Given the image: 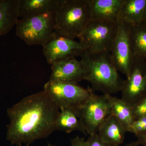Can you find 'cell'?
<instances>
[{
	"label": "cell",
	"instance_id": "1",
	"mask_svg": "<svg viewBox=\"0 0 146 146\" xmlns=\"http://www.w3.org/2000/svg\"><path fill=\"white\" fill-rule=\"evenodd\" d=\"M7 112V140L16 146H29L56 130L60 110L44 90L25 97Z\"/></svg>",
	"mask_w": 146,
	"mask_h": 146
},
{
	"label": "cell",
	"instance_id": "26",
	"mask_svg": "<svg viewBox=\"0 0 146 146\" xmlns=\"http://www.w3.org/2000/svg\"><path fill=\"white\" fill-rule=\"evenodd\" d=\"M138 144L136 143V142H132V143H129L128 144V145H127L125 146H138Z\"/></svg>",
	"mask_w": 146,
	"mask_h": 146
},
{
	"label": "cell",
	"instance_id": "5",
	"mask_svg": "<svg viewBox=\"0 0 146 146\" xmlns=\"http://www.w3.org/2000/svg\"><path fill=\"white\" fill-rule=\"evenodd\" d=\"M16 35L28 45H43L57 36L53 13H46L19 18Z\"/></svg>",
	"mask_w": 146,
	"mask_h": 146
},
{
	"label": "cell",
	"instance_id": "9",
	"mask_svg": "<svg viewBox=\"0 0 146 146\" xmlns=\"http://www.w3.org/2000/svg\"><path fill=\"white\" fill-rule=\"evenodd\" d=\"M121 99L131 106L146 97V61L133 60L129 77L125 80Z\"/></svg>",
	"mask_w": 146,
	"mask_h": 146
},
{
	"label": "cell",
	"instance_id": "15",
	"mask_svg": "<svg viewBox=\"0 0 146 146\" xmlns=\"http://www.w3.org/2000/svg\"><path fill=\"white\" fill-rule=\"evenodd\" d=\"M20 0H0V36L7 34L19 18Z\"/></svg>",
	"mask_w": 146,
	"mask_h": 146
},
{
	"label": "cell",
	"instance_id": "22",
	"mask_svg": "<svg viewBox=\"0 0 146 146\" xmlns=\"http://www.w3.org/2000/svg\"><path fill=\"white\" fill-rule=\"evenodd\" d=\"M86 141L88 146H111L103 141L97 133L88 136Z\"/></svg>",
	"mask_w": 146,
	"mask_h": 146
},
{
	"label": "cell",
	"instance_id": "6",
	"mask_svg": "<svg viewBox=\"0 0 146 146\" xmlns=\"http://www.w3.org/2000/svg\"><path fill=\"white\" fill-rule=\"evenodd\" d=\"M60 110L70 109L77 116L80 110L94 94L91 88H84L78 84L49 80L44 86Z\"/></svg>",
	"mask_w": 146,
	"mask_h": 146
},
{
	"label": "cell",
	"instance_id": "25",
	"mask_svg": "<svg viewBox=\"0 0 146 146\" xmlns=\"http://www.w3.org/2000/svg\"><path fill=\"white\" fill-rule=\"evenodd\" d=\"M142 23L146 25V7L145 9V11H144L143 17V21Z\"/></svg>",
	"mask_w": 146,
	"mask_h": 146
},
{
	"label": "cell",
	"instance_id": "14",
	"mask_svg": "<svg viewBox=\"0 0 146 146\" xmlns=\"http://www.w3.org/2000/svg\"><path fill=\"white\" fill-rule=\"evenodd\" d=\"M129 38L133 60L146 61V25H129Z\"/></svg>",
	"mask_w": 146,
	"mask_h": 146
},
{
	"label": "cell",
	"instance_id": "3",
	"mask_svg": "<svg viewBox=\"0 0 146 146\" xmlns=\"http://www.w3.org/2000/svg\"><path fill=\"white\" fill-rule=\"evenodd\" d=\"M53 16L56 35L75 40L92 19L90 0H59Z\"/></svg>",
	"mask_w": 146,
	"mask_h": 146
},
{
	"label": "cell",
	"instance_id": "20",
	"mask_svg": "<svg viewBox=\"0 0 146 146\" xmlns=\"http://www.w3.org/2000/svg\"><path fill=\"white\" fill-rule=\"evenodd\" d=\"M146 131V115L136 119L133 121L129 128L127 132L133 133L134 135Z\"/></svg>",
	"mask_w": 146,
	"mask_h": 146
},
{
	"label": "cell",
	"instance_id": "21",
	"mask_svg": "<svg viewBox=\"0 0 146 146\" xmlns=\"http://www.w3.org/2000/svg\"><path fill=\"white\" fill-rule=\"evenodd\" d=\"M134 120L146 115V97L132 106Z\"/></svg>",
	"mask_w": 146,
	"mask_h": 146
},
{
	"label": "cell",
	"instance_id": "11",
	"mask_svg": "<svg viewBox=\"0 0 146 146\" xmlns=\"http://www.w3.org/2000/svg\"><path fill=\"white\" fill-rule=\"evenodd\" d=\"M85 72L76 57L56 61L51 65L50 80L78 84L84 80Z\"/></svg>",
	"mask_w": 146,
	"mask_h": 146
},
{
	"label": "cell",
	"instance_id": "13",
	"mask_svg": "<svg viewBox=\"0 0 146 146\" xmlns=\"http://www.w3.org/2000/svg\"><path fill=\"white\" fill-rule=\"evenodd\" d=\"M124 0H90L92 19L117 21Z\"/></svg>",
	"mask_w": 146,
	"mask_h": 146
},
{
	"label": "cell",
	"instance_id": "8",
	"mask_svg": "<svg viewBox=\"0 0 146 146\" xmlns=\"http://www.w3.org/2000/svg\"><path fill=\"white\" fill-rule=\"evenodd\" d=\"M117 22V31L110 54L117 70L127 78L133 62L129 38V24L121 21Z\"/></svg>",
	"mask_w": 146,
	"mask_h": 146
},
{
	"label": "cell",
	"instance_id": "4",
	"mask_svg": "<svg viewBox=\"0 0 146 146\" xmlns=\"http://www.w3.org/2000/svg\"><path fill=\"white\" fill-rule=\"evenodd\" d=\"M118 29V22L91 19L78 37L84 51L110 52Z\"/></svg>",
	"mask_w": 146,
	"mask_h": 146
},
{
	"label": "cell",
	"instance_id": "7",
	"mask_svg": "<svg viewBox=\"0 0 146 146\" xmlns=\"http://www.w3.org/2000/svg\"><path fill=\"white\" fill-rule=\"evenodd\" d=\"M112 97L94 94L78 111V117L88 136L97 133L100 126L111 115Z\"/></svg>",
	"mask_w": 146,
	"mask_h": 146
},
{
	"label": "cell",
	"instance_id": "24",
	"mask_svg": "<svg viewBox=\"0 0 146 146\" xmlns=\"http://www.w3.org/2000/svg\"><path fill=\"white\" fill-rule=\"evenodd\" d=\"M137 140L136 143L139 145L146 146V131L136 135Z\"/></svg>",
	"mask_w": 146,
	"mask_h": 146
},
{
	"label": "cell",
	"instance_id": "10",
	"mask_svg": "<svg viewBox=\"0 0 146 146\" xmlns=\"http://www.w3.org/2000/svg\"><path fill=\"white\" fill-rule=\"evenodd\" d=\"M42 47L43 54L51 65L58 60L80 56L84 51L78 42L57 35Z\"/></svg>",
	"mask_w": 146,
	"mask_h": 146
},
{
	"label": "cell",
	"instance_id": "16",
	"mask_svg": "<svg viewBox=\"0 0 146 146\" xmlns=\"http://www.w3.org/2000/svg\"><path fill=\"white\" fill-rule=\"evenodd\" d=\"M146 7V0H124L117 21L129 25L140 23L143 21Z\"/></svg>",
	"mask_w": 146,
	"mask_h": 146
},
{
	"label": "cell",
	"instance_id": "27",
	"mask_svg": "<svg viewBox=\"0 0 146 146\" xmlns=\"http://www.w3.org/2000/svg\"><path fill=\"white\" fill-rule=\"evenodd\" d=\"M47 146H57L55 145H52V144L50 143H48Z\"/></svg>",
	"mask_w": 146,
	"mask_h": 146
},
{
	"label": "cell",
	"instance_id": "2",
	"mask_svg": "<svg viewBox=\"0 0 146 146\" xmlns=\"http://www.w3.org/2000/svg\"><path fill=\"white\" fill-rule=\"evenodd\" d=\"M80 60L85 72L84 80L93 91L111 95L121 91L125 80L120 77L110 53L91 54L84 51Z\"/></svg>",
	"mask_w": 146,
	"mask_h": 146
},
{
	"label": "cell",
	"instance_id": "17",
	"mask_svg": "<svg viewBox=\"0 0 146 146\" xmlns=\"http://www.w3.org/2000/svg\"><path fill=\"white\" fill-rule=\"evenodd\" d=\"M59 0H20L19 18L46 13H53Z\"/></svg>",
	"mask_w": 146,
	"mask_h": 146
},
{
	"label": "cell",
	"instance_id": "19",
	"mask_svg": "<svg viewBox=\"0 0 146 146\" xmlns=\"http://www.w3.org/2000/svg\"><path fill=\"white\" fill-rule=\"evenodd\" d=\"M111 115L117 119L127 132L134 121L132 106L121 99L113 96Z\"/></svg>",
	"mask_w": 146,
	"mask_h": 146
},
{
	"label": "cell",
	"instance_id": "12",
	"mask_svg": "<svg viewBox=\"0 0 146 146\" xmlns=\"http://www.w3.org/2000/svg\"><path fill=\"white\" fill-rule=\"evenodd\" d=\"M127 132L114 115H110L102 123L97 133L102 140L111 146L122 144Z\"/></svg>",
	"mask_w": 146,
	"mask_h": 146
},
{
	"label": "cell",
	"instance_id": "23",
	"mask_svg": "<svg viewBox=\"0 0 146 146\" xmlns=\"http://www.w3.org/2000/svg\"><path fill=\"white\" fill-rule=\"evenodd\" d=\"M71 146H88L87 141L78 136L71 140Z\"/></svg>",
	"mask_w": 146,
	"mask_h": 146
},
{
	"label": "cell",
	"instance_id": "18",
	"mask_svg": "<svg viewBox=\"0 0 146 146\" xmlns=\"http://www.w3.org/2000/svg\"><path fill=\"white\" fill-rule=\"evenodd\" d=\"M56 130L70 133L75 131H78L87 136L81 122L74 111L70 109L60 110L56 122Z\"/></svg>",
	"mask_w": 146,
	"mask_h": 146
}]
</instances>
